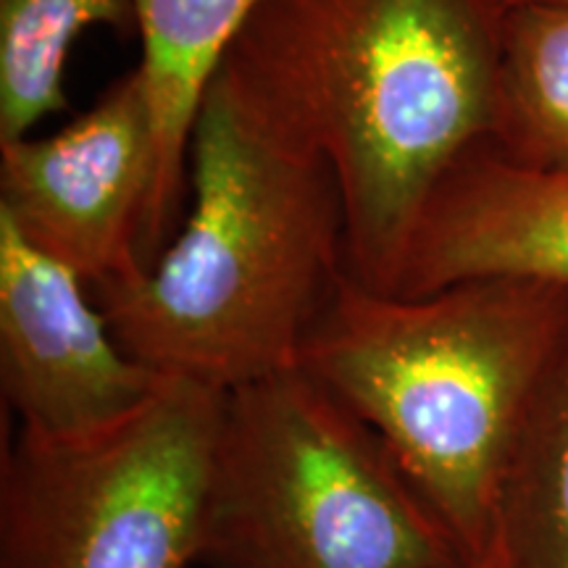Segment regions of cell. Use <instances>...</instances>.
<instances>
[{
  "mask_svg": "<svg viewBox=\"0 0 568 568\" xmlns=\"http://www.w3.org/2000/svg\"><path fill=\"white\" fill-rule=\"evenodd\" d=\"M497 0H261L216 82L261 134L324 163L347 272L393 295L426 201L493 138Z\"/></svg>",
  "mask_w": 568,
  "mask_h": 568,
  "instance_id": "cell-1",
  "label": "cell"
},
{
  "mask_svg": "<svg viewBox=\"0 0 568 568\" xmlns=\"http://www.w3.org/2000/svg\"><path fill=\"white\" fill-rule=\"evenodd\" d=\"M187 193L151 266L90 287L116 343L163 379L219 393L297 368L347 272L335 176L261 134L213 82L190 140Z\"/></svg>",
  "mask_w": 568,
  "mask_h": 568,
  "instance_id": "cell-2",
  "label": "cell"
},
{
  "mask_svg": "<svg viewBox=\"0 0 568 568\" xmlns=\"http://www.w3.org/2000/svg\"><path fill=\"white\" fill-rule=\"evenodd\" d=\"M568 326V287L468 280L400 297L339 274L297 368L385 443L468 568L497 566V514Z\"/></svg>",
  "mask_w": 568,
  "mask_h": 568,
  "instance_id": "cell-3",
  "label": "cell"
},
{
  "mask_svg": "<svg viewBox=\"0 0 568 568\" xmlns=\"http://www.w3.org/2000/svg\"><path fill=\"white\" fill-rule=\"evenodd\" d=\"M209 568H468L368 426L301 368L224 397Z\"/></svg>",
  "mask_w": 568,
  "mask_h": 568,
  "instance_id": "cell-4",
  "label": "cell"
},
{
  "mask_svg": "<svg viewBox=\"0 0 568 568\" xmlns=\"http://www.w3.org/2000/svg\"><path fill=\"white\" fill-rule=\"evenodd\" d=\"M224 397L163 379L92 435L17 429L0 460V568L201 564Z\"/></svg>",
  "mask_w": 568,
  "mask_h": 568,
  "instance_id": "cell-5",
  "label": "cell"
},
{
  "mask_svg": "<svg viewBox=\"0 0 568 568\" xmlns=\"http://www.w3.org/2000/svg\"><path fill=\"white\" fill-rule=\"evenodd\" d=\"M153 184L155 138L138 69L59 132L0 142V219L88 287L145 268Z\"/></svg>",
  "mask_w": 568,
  "mask_h": 568,
  "instance_id": "cell-6",
  "label": "cell"
},
{
  "mask_svg": "<svg viewBox=\"0 0 568 568\" xmlns=\"http://www.w3.org/2000/svg\"><path fill=\"white\" fill-rule=\"evenodd\" d=\"M161 385L122 351L88 284L0 219V389L19 429L92 435Z\"/></svg>",
  "mask_w": 568,
  "mask_h": 568,
  "instance_id": "cell-7",
  "label": "cell"
},
{
  "mask_svg": "<svg viewBox=\"0 0 568 568\" xmlns=\"http://www.w3.org/2000/svg\"><path fill=\"white\" fill-rule=\"evenodd\" d=\"M493 276L568 287V172L518 166L481 142L426 201L393 295Z\"/></svg>",
  "mask_w": 568,
  "mask_h": 568,
  "instance_id": "cell-8",
  "label": "cell"
},
{
  "mask_svg": "<svg viewBox=\"0 0 568 568\" xmlns=\"http://www.w3.org/2000/svg\"><path fill=\"white\" fill-rule=\"evenodd\" d=\"M138 69L155 138V184L142 234V264L151 266L180 224L187 193L190 140L234 38L261 0H134Z\"/></svg>",
  "mask_w": 568,
  "mask_h": 568,
  "instance_id": "cell-9",
  "label": "cell"
},
{
  "mask_svg": "<svg viewBox=\"0 0 568 568\" xmlns=\"http://www.w3.org/2000/svg\"><path fill=\"white\" fill-rule=\"evenodd\" d=\"M495 568H568V326L510 458Z\"/></svg>",
  "mask_w": 568,
  "mask_h": 568,
  "instance_id": "cell-10",
  "label": "cell"
},
{
  "mask_svg": "<svg viewBox=\"0 0 568 568\" xmlns=\"http://www.w3.org/2000/svg\"><path fill=\"white\" fill-rule=\"evenodd\" d=\"M138 38L134 0H0V142L69 109L67 61L88 30Z\"/></svg>",
  "mask_w": 568,
  "mask_h": 568,
  "instance_id": "cell-11",
  "label": "cell"
},
{
  "mask_svg": "<svg viewBox=\"0 0 568 568\" xmlns=\"http://www.w3.org/2000/svg\"><path fill=\"white\" fill-rule=\"evenodd\" d=\"M487 142L518 166L568 172V9L506 11L495 132Z\"/></svg>",
  "mask_w": 568,
  "mask_h": 568,
  "instance_id": "cell-12",
  "label": "cell"
},
{
  "mask_svg": "<svg viewBox=\"0 0 568 568\" xmlns=\"http://www.w3.org/2000/svg\"><path fill=\"white\" fill-rule=\"evenodd\" d=\"M503 9H524V6H556V9H568V0H497Z\"/></svg>",
  "mask_w": 568,
  "mask_h": 568,
  "instance_id": "cell-13",
  "label": "cell"
}]
</instances>
